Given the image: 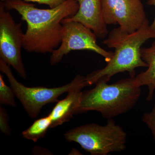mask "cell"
<instances>
[{"label":"cell","mask_w":155,"mask_h":155,"mask_svg":"<svg viewBox=\"0 0 155 155\" xmlns=\"http://www.w3.org/2000/svg\"><path fill=\"white\" fill-rule=\"evenodd\" d=\"M7 10H14L27 23L22 48L30 53H52L62 41L64 19L70 18L79 9L77 0H65L61 5L48 9L38 8L22 0L3 2Z\"/></svg>","instance_id":"6da1fadb"},{"label":"cell","mask_w":155,"mask_h":155,"mask_svg":"<svg viewBox=\"0 0 155 155\" xmlns=\"http://www.w3.org/2000/svg\"><path fill=\"white\" fill-rule=\"evenodd\" d=\"M150 38H155V31L151 28L148 19L133 33L123 31L119 27L111 31L102 43L114 48V55L105 67L87 75L86 81L88 86L102 78L108 82L114 75L121 72H127L130 77H135L136 68L148 67V65L142 59L140 49Z\"/></svg>","instance_id":"7a4b0ae2"},{"label":"cell","mask_w":155,"mask_h":155,"mask_svg":"<svg viewBox=\"0 0 155 155\" xmlns=\"http://www.w3.org/2000/svg\"><path fill=\"white\" fill-rule=\"evenodd\" d=\"M135 77L112 84H108L104 78H100L95 83L94 88L83 92L75 114L95 111L108 119L127 113L134 107L141 96V87L137 85Z\"/></svg>","instance_id":"3957f363"},{"label":"cell","mask_w":155,"mask_h":155,"mask_svg":"<svg viewBox=\"0 0 155 155\" xmlns=\"http://www.w3.org/2000/svg\"><path fill=\"white\" fill-rule=\"evenodd\" d=\"M67 141L78 143L91 155H107L126 149L127 134L113 119L101 125L89 123L78 126L64 134Z\"/></svg>","instance_id":"277c9868"},{"label":"cell","mask_w":155,"mask_h":155,"mask_svg":"<svg viewBox=\"0 0 155 155\" xmlns=\"http://www.w3.org/2000/svg\"><path fill=\"white\" fill-rule=\"evenodd\" d=\"M0 70L5 74L15 96L20 101L28 116L36 118L44 106L50 103L58 102V98L65 93L81 84H86V77L77 75L70 83L60 87H28L20 83L13 75L10 66L0 59Z\"/></svg>","instance_id":"5b68a950"},{"label":"cell","mask_w":155,"mask_h":155,"mask_svg":"<svg viewBox=\"0 0 155 155\" xmlns=\"http://www.w3.org/2000/svg\"><path fill=\"white\" fill-rule=\"evenodd\" d=\"M62 41L60 46L54 50L50 58V64L55 65L63 58L73 51L87 50L98 54L107 63L110 61L114 52L107 51L97 44V38L94 32L83 24L75 21L63 20Z\"/></svg>","instance_id":"8992f818"},{"label":"cell","mask_w":155,"mask_h":155,"mask_svg":"<svg viewBox=\"0 0 155 155\" xmlns=\"http://www.w3.org/2000/svg\"><path fill=\"white\" fill-rule=\"evenodd\" d=\"M24 33L21 24L14 21L10 12L0 2V59L17 71L23 79L27 73L22 61L21 48Z\"/></svg>","instance_id":"52a82bcc"},{"label":"cell","mask_w":155,"mask_h":155,"mask_svg":"<svg viewBox=\"0 0 155 155\" xmlns=\"http://www.w3.org/2000/svg\"><path fill=\"white\" fill-rule=\"evenodd\" d=\"M104 20L119 24L123 31L133 33L148 19L141 0H101Z\"/></svg>","instance_id":"ba28073f"},{"label":"cell","mask_w":155,"mask_h":155,"mask_svg":"<svg viewBox=\"0 0 155 155\" xmlns=\"http://www.w3.org/2000/svg\"><path fill=\"white\" fill-rule=\"evenodd\" d=\"M77 1L79 7L76 14L64 20L80 22L91 29L97 38H105L109 32L103 17L101 0Z\"/></svg>","instance_id":"9c48e42d"},{"label":"cell","mask_w":155,"mask_h":155,"mask_svg":"<svg viewBox=\"0 0 155 155\" xmlns=\"http://www.w3.org/2000/svg\"><path fill=\"white\" fill-rule=\"evenodd\" d=\"M87 86L81 84L71 90L64 99L58 101L49 114L51 120V128H54L68 122L72 119L79 104L83 92L81 89Z\"/></svg>","instance_id":"30bf717a"},{"label":"cell","mask_w":155,"mask_h":155,"mask_svg":"<svg viewBox=\"0 0 155 155\" xmlns=\"http://www.w3.org/2000/svg\"><path fill=\"white\" fill-rule=\"evenodd\" d=\"M140 54L142 59L148 67L145 71L135 76V82L138 86L147 87L148 93L146 100L150 102L153 100L155 91V38L150 47H141Z\"/></svg>","instance_id":"8fae6325"},{"label":"cell","mask_w":155,"mask_h":155,"mask_svg":"<svg viewBox=\"0 0 155 155\" xmlns=\"http://www.w3.org/2000/svg\"><path fill=\"white\" fill-rule=\"evenodd\" d=\"M52 122L49 115L35 120L33 124L22 132V137L36 142L44 137L48 129L51 128Z\"/></svg>","instance_id":"7c38bea8"},{"label":"cell","mask_w":155,"mask_h":155,"mask_svg":"<svg viewBox=\"0 0 155 155\" xmlns=\"http://www.w3.org/2000/svg\"><path fill=\"white\" fill-rule=\"evenodd\" d=\"M15 93L12 87L5 83L2 74L0 75V104L15 107L17 106L14 96Z\"/></svg>","instance_id":"4fadbf2b"},{"label":"cell","mask_w":155,"mask_h":155,"mask_svg":"<svg viewBox=\"0 0 155 155\" xmlns=\"http://www.w3.org/2000/svg\"><path fill=\"white\" fill-rule=\"evenodd\" d=\"M142 120L150 130L155 144V103L150 112L143 114Z\"/></svg>","instance_id":"5bb4252c"},{"label":"cell","mask_w":155,"mask_h":155,"mask_svg":"<svg viewBox=\"0 0 155 155\" xmlns=\"http://www.w3.org/2000/svg\"><path fill=\"white\" fill-rule=\"evenodd\" d=\"M0 130L5 135H11L8 116L5 109L2 107H0Z\"/></svg>","instance_id":"9a60e30c"},{"label":"cell","mask_w":155,"mask_h":155,"mask_svg":"<svg viewBox=\"0 0 155 155\" xmlns=\"http://www.w3.org/2000/svg\"><path fill=\"white\" fill-rule=\"evenodd\" d=\"M24 2H37L41 5H47L50 8H53L62 4L65 0H22Z\"/></svg>","instance_id":"2e32d148"},{"label":"cell","mask_w":155,"mask_h":155,"mask_svg":"<svg viewBox=\"0 0 155 155\" xmlns=\"http://www.w3.org/2000/svg\"><path fill=\"white\" fill-rule=\"evenodd\" d=\"M147 4L149 5L154 6L155 7V0H148L147 2ZM150 26L152 29L155 31V17L152 23Z\"/></svg>","instance_id":"e0dca14e"},{"label":"cell","mask_w":155,"mask_h":155,"mask_svg":"<svg viewBox=\"0 0 155 155\" xmlns=\"http://www.w3.org/2000/svg\"><path fill=\"white\" fill-rule=\"evenodd\" d=\"M70 153H71V154H75V153H76V154H80L78 153H81L77 150L74 149V150H72V152Z\"/></svg>","instance_id":"ac0fdd59"},{"label":"cell","mask_w":155,"mask_h":155,"mask_svg":"<svg viewBox=\"0 0 155 155\" xmlns=\"http://www.w3.org/2000/svg\"><path fill=\"white\" fill-rule=\"evenodd\" d=\"M6 0H1V2H5V1H6Z\"/></svg>","instance_id":"d6986e66"}]
</instances>
